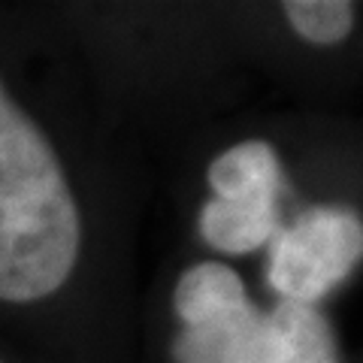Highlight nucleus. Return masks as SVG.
<instances>
[{
    "mask_svg": "<svg viewBox=\"0 0 363 363\" xmlns=\"http://www.w3.org/2000/svg\"><path fill=\"white\" fill-rule=\"evenodd\" d=\"M212 200L221 203H269L279 206L285 173L281 157L269 140H240L227 145L206 167Z\"/></svg>",
    "mask_w": 363,
    "mask_h": 363,
    "instance_id": "4",
    "label": "nucleus"
},
{
    "mask_svg": "<svg viewBox=\"0 0 363 363\" xmlns=\"http://www.w3.org/2000/svg\"><path fill=\"white\" fill-rule=\"evenodd\" d=\"M79 255L82 212L61 155L0 79V303L55 297Z\"/></svg>",
    "mask_w": 363,
    "mask_h": 363,
    "instance_id": "1",
    "label": "nucleus"
},
{
    "mask_svg": "<svg viewBox=\"0 0 363 363\" xmlns=\"http://www.w3.org/2000/svg\"><path fill=\"white\" fill-rule=\"evenodd\" d=\"M248 300L245 281L224 260H197L179 272L173 288V315L185 327L209 324Z\"/></svg>",
    "mask_w": 363,
    "mask_h": 363,
    "instance_id": "5",
    "label": "nucleus"
},
{
    "mask_svg": "<svg viewBox=\"0 0 363 363\" xmlns=\"http://www.w3.org/2000/svg\"><path fill=\"white\" fill-rule=\"evenodd\" d=\"M176 363H342L339 342L318 306L279 300L260 309L248 297L209 324L185 327Z\"/></svg>",
    "mask_w": 363,
    "mask_h": 363,
    "instance_id": "2",
    "label": "nucleus"
},
{
    "mask_svg": "<svg viewBox=\"0 0 363 363\" xmlns=\"http://www.w3.org/2000/svg\"><path fill=\"white\" fill-rule=\"evenodd\" d=\"M291 30L309 45H339L351 37L357 21V6L348 0H291L281 4Z\"/></svg>",
    "mask_w": 363,
    "mask_h": 363,
    "instance_id": "7",
    "label": "nucleus"
},
{
    "mask_svg": "<svg viewBox=\"0 0 363 363\" xmlns=\"http://www.w3.org/2000/svg\"><path fill=\"white\" fill-rule=\"evenodd\" d=\"M281 227L279 206L269 203H221L206 200L197 218V230L212 252L252 255L272 242Z\"/></svg>",
    "mask_w": 363,
    "mask_h": 363,
    "instance_id": "6",
    "label": "nucleus"
},
{
    "mask_svg": "<svg viewBox=\"0 0 363 363\" xmlns=\"http://www.w3.org/2000/svg\"><path fill=\"white\" fill-rule=\"evenodd\" d=\"M363 260V218L342 203H315L269 242L267 281L285 303L318 306Z\"/></svg>",
    "mask_w": 363,
    "mask_h": 363,
    "instance_id": "3",
    "label": "nucleus"
},
{
    "mask_svg": "<svg viewBox=\"0 0 363 363\" xmlns=\"http://www.w3.org/2000/svg\"><path fill=\"white\" fill-rule=\"evenodd\" d=\"M0 363H4V360H0Z\"/></svg>",
    "mask_w": 363,
    "mask_h": 363,
    "instance_id": "8",
    "label": "nucleus"
}]
</instances>
